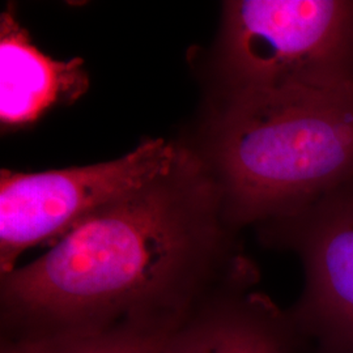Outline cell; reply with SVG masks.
Returning <instances> with one entry per match:
<instances>
[{
  "label": "cell",
  "mask_w": 353,
  "mask_h": 353,
  "mask_svg": "<svg viewBox=\"0 0 353 353\" xmlns=\"http://www.w3.org/2000/svg\"><path fill=\"white\" fill-rule=\"evenodd\" d=\"M182 144L169 172L0 275V341H166L228 293L258 283L214 179Z\"/></svg>",
  "instance_id": "cell-1"
},
{
  "label": "cell",
  "mask_w": 353,
  "mask_h": 353,
  "mask_svg": "<svg viewBox=\"0 0 353 353\" xmlns=\"http://www.w3.org/2000/svg\"><path fill=\"white\" fill-rule=\"evenodd\" d=\"M233 230L299 214L353 182V92L217 96L195 144Z\"/></svg>",
  "instance_id": "cell-2"
},
{
  "label": "cell",
  "mask_w": 353,
  "mask_h": 353,
  "mask_svg": "<svg viewBox=\"0 0 353 353\" xmlns=\"http://www.w3.org/2000/svg\"><path fill=\"white\" fill-rule=\"evenodd\" d=\"M212 71L217 96L353 92V1H227Z\"/></svg>",
  "instance_id": "cell-3"
},
{
  "label": "cell",
  "mask_w": 353,
  "mask_h": 353,
  "mask_svg": "<svg viewBox=\"0 0 353 353\" xmlns=\"http://www.w3.org/2000/svg\"><path fill=\"white\" fill-rule=\"evenodd\" d=\"M182 152V143L150 139L108 163L39 173L1 170L0 275L14 270L30 248L52 245L102 208L169 172Z\"/></svg>",
  "instance_id": "cell-4"
},
{
  "label": "cell",
  "mask_w": 353,
  "mask_h": 353,
  "mask_svg": "<svg viewBox=\"0 0 353 353\" xmlns=\"http://www.w3.org/2000/svg\"><path fill=\"white\" fill-rule=\"evenodd\" d=\"M258 229L265 246L303 265V292L288 312L305 353H353V182Z\"/></svg>",
  "instance_id": "cell-5"
},
{
  "label": "cell",
  "mask_w": 353,
  "mask_h": 353,
  "mask_svg": "<svg viewBox=\"0 0 353 353\" xmlns=\"http://www.w3.org/2000/svg\"><path fill=\"white\" fill-rule=\"evenodd\" d=\"M89 87L81 58L57 61L34 46L10 10L0 19V122L29 126L55 106L79 100Z\"/></svg>",
  "instance_id": "cell-6"
},
{
  "label": "cell",
  "mask_w": 353,
  "mask_h": 353,
  "mask_svg": "<svg viewBox=\"0 0 353 353\" xmlns=\"http://www.w3.org/2000/svg\"><path fill=\"white\" fill-rule=\"evenodd\" d=\"M254 287L228 293L176 332L165 353H305L288 309Z\"/></svg>",
  "instance_id": "cell-7"
},
{
  "label": "cell",
  "mask_w": 353,
  "mask_h": 353,
  "mask_svg": "<svg viewBox=\"0 0 353 353\" xmlns=\"http://www.w3.org/2000/svg\"><path fill=\"white\" fill-rule=\"evenodd\" d=\"M169 341H143L128 336H65L0 341V353H165Z\"/></svg>",
  "instance_id": "cell-8"
}]
</instances>
